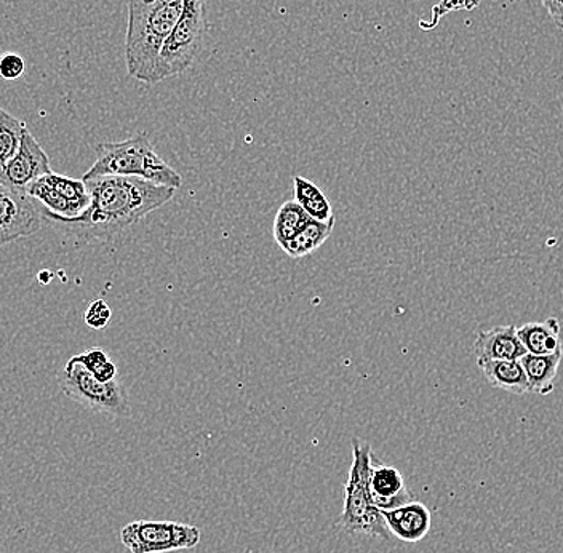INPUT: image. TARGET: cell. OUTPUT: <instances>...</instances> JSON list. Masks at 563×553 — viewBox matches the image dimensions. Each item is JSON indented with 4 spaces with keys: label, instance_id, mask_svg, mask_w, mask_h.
<instances>
[{
    "label": "cell",
    "instance_id": "cell-1",
    "mask_svg": "<svg viewBox=\"0 0 563 553\" xmlns=\"http://www.w3.org/2000/svg\"><path fill=\"white\" fill-rule=\"evenodd\" d=\"M90 207L73 220L45 214L48 221L90 239L114 237L175 197L176 189L135 176H97L86 179Z\"/></svg>",
    "mask_w": 563,
    "mask_h": 553
},
{
    "label": "cell",
    "instance_id": "cell-2",
    "mask_svg": "<svg viewBox=\"0 0 563 553\" xmlns=\"http://www.w3.org/2000/svg\"><path fill=\"white\" fill-rule=\"evenodd\" d=\"M185 0H130L126 73L150 86L158 53L183 13Z\"/></svg>",
    "mask_w": 563,
    "mask_h": 553
},
{
    "label": "cell",
    "instance_id": "cell-3",
    "mask_svg": "<svg viewBox=\"0 0 563 553\" xmlns=\"http://www.w3.org/2000/svg\"><path fill=\"white\" fill-rule=\"evenodd\" d=\"M109 175L135 176L174 189L183 185L181 175L158 156L146 133H140L122 143L98 144L97 161L84 175L82 181Z\"/></svg>",
    "mask_w": 563,
    "mask_h": 553
},
{
    "label": "cell",
    "instance_id": "cell-4",
    "mask_svg": "<svg viewBox=\"0 0 563 553\" xmlns=\"http://www.w3.org/2000/svg\"><path fill=\"white\" fill-rule=\"evenodd\" d=\"M373 450L367 442L355 439L352 442L350 477L344 486V506L338 523L351 534L390 539L382 510L376 509L368 491V475L372 467Z\"/></svg>",
    "mask_w": 563,
    "mask_h": 553
},
{
    "label": "cell",
    "instance_id": "cell-5",
    "mask_svg": "<svg viewBox=\"0 0 563 553\" xmlns=\"http://www.w3.org/2000/svg\"><path fill=\"white\" fill-rule=\"evenodd\" d=\"M209 27L207 0H185L181 16L158 53L150 86H156L191 68L202 52Z\"/></svg>",
    "mask_w": 563,
    "mask_h": 553
},
{
    "label": "cell",
    "instance_id": "cell-6",
    "mask_svg": "<svg viewBox=\"0 0 563 553\" xmlns=\"http://www.w3.org/2000/svg\"><path fill=\"white\" fill-rule=\"evenodd\" d=\"M59 387L66 397L95 413L108 414L112 418L132 416L129 398L121 383L119 380L101 383L74 357H70L63 368Z\"/></svg>",
    "mask_w": 563,
    "mask_h": 553
},
{
    "label": "cell",
    "instance_id": "cell-7",
    "mask_svg": "<svg viewBox=\"0 0 563 553\" xmlns=\"http://www.w3.org/2000/svg\"><path fill=\"white\" fill-rule=\"evenodd\" d=\"M121 541L132 553L188 551L202 541V531L176 521L136 520L121 530Z\"/></svg>",
    "mask_w": 563,
    "mask_h": 553
},
{
    "label": "cell",
    "instance_id": "cell-8",
    "mask_svg": "<svg viewBox=\"0 0 563 553\" xmlns=\"http://www.w3.org/2000/svg\"><path fill=\"white\" fill-rule=\"evenodd\" d=\"M26 193L41 206L42 213L65 220L80 217L90 207L86 183L53 172L33 183Z\"/></svg>",
    "mask_w": 563,
    "mask_h": 553
},
{
    "label": "cell",
    "instance_id": "cell-9",
    "mask_svg": "<svg viewBox=\"0 0 563 553\" xmlns=\"http://www.w3.org/2000/svg\"><path fill=\"white\" fill-rule=\"evenodd\" d=\"M41 229V211L27 193L0 179V246L30 237Z\"/></svg>",
    "mask_w": 563,
    "mask_h": 553
},
{
    "label": "cell",
    "instance_id": "cell-10",
    "mask_svg": "<svg viewBox=\"0 0 563 553\" xmlns=\"http://www.w3.org/2000/svg\"><path fill=\"white\" fill-rule=\"evenodd\" d=\"M51 172V158L35 141L33 133L26 130L15 157L0 172V179L26 193L33 183Z\"/></svg>",
    "mask_w": 563,
    "mask_h": 553
},
{
    "label": "cell",
    "instance_id": "cell-11",
    "mask_svg": "<svg viewBox=\"0 0 563 553\" xmlns=\"http://www.w3.org/2000/svg\"><path fill=\"white\" fill-rule=\"evenodd\" d=\"M368 491L376 509L393 510L415 501L399 468L386 466L373 456L368 475Z\"/></svg>",
    "mask_w": 563,
    "mask_h": 553
},
{
    "label": "cell",
    "instance_id": "cell-12",
    "mask_svg": "<svg viewBox=\"0 0 563 553\" xmlns=\"http://www.w3.org/2000/svg\"><path fill=\"white\" fill-rule=\"evenodd\" d=\"M382 513L390 534L407 544H417L431 531V510L422 502L411 501Z\"/></svg>",
    "mask_w": 563,
    "mask_h": 553
},
{
    "label": "cell",
    "instance_id": "cell-13",
    "mask_svg": "<svg viewBox=\"0 0 563 553\" xmlns=\"http://www.w3.org/2000/svg\"><path fill=\"white\" fill-rule=\"evenodd\" d=\"M474 352L477 364L487 361H520L527 354L517 334V327L514 325L481 331L474 343Z\"/></svg>",
    "mask_w": 563,
    "mask_h": 553
},
{
    "label": "cell",
    "instance_id": "cell-14",
    "mask_svg": "<svg viewBox=\"0 0 563 553\" xmlns=\"http://www.w3.org/2000/svg\"><path fill=\"white\" fill-rule=\"evenodd\" d=\"M517 334L527 354H563L561 322L555 317H549L544 322L526 323L517 329Z\"/></svg>",
    "mask_w": 563,
    "mask_h": 553
},
{
    "label": "cell",
    "instance_id": "cell-15",
    "mask_svg": "<svg viewBox=\"0 0 563 553\" xmlns=\"http://www.w3.org/2000/svg\"><path fill=\"white\" fill-rule=\"evenodd\" d=\"M485 379L496 389L505 392L526 396L530 392L526 372L519 361H487L477 364Z\"/></svg>",
    "mask_w": 563,
    "mask_h": 553
},
{
    "label": "cell",
    "instance_id": "cell-16",
    "mask_svg": "<svg viewBox=\"0 0 563 553\" xmlns=\"http://www.w3.org/2000/svg\"><path fill=\"white\" fill-rule=\"evenodd\" d=\"M562 355L526 354L520 358L519 362L522 364L528 384H530V392L549 396L554 390Z\"/></svg>",
    "mask_w": 563,
    "mask_h": 553
},
{
    "label": "cell",
    "instance_id": "cell-17",
    "mask_svg": "<svg viewBox=\"0 0 563 553\" xmlns=\"http://www.w3.org/2000/svg\"><path fill=\"white\" fill-rule=\"evenodd\" d=\"M334 223H336V218H332V220L329 221L311 220L291 239V241L282 245L280 248L284 250L290 258H305V256L311 255L319 246H322L323 243L329 241L333 232Z\"/></svg>",
    "mask_w": 563,
    "mask_h": 553
},
{
    "label": "cell",
    "instance_id": "cell-18",
    "mask_svg": "<svg viewBox=\"0 0 563 553\" xmlns=\"http://www.w3.org/2000/svg\"><path fill=\"white\" fill-rule=\"evenodd\" d=\"M294 193L295 202L298 203L312 220L329 221L334 218L333 207L330 203L329 197L317 188L314 183L302 176H295L294 178Z\"/></svg>",
    "mask_w": 563,
    "mask_h": 553
},
{
    "label": "cell",
    "instance_id": "cell-19",
    "mask_svg": "<svg viewBox=\"0 0 563 553\" xmlns=\"http://www.w3.org/2000/svg\"><path fill=\"white\" fill-rule=\"evenodd\" d=\"M311 220L312 218L295 200L285 202L277 211L276 220H274V239L279 243V246L285 245Z\"/></svg>",
    "mask_w": 563,
    "mask_h": 553
},
{
    "label": "cell",
    "instance_id": "cell-20",
    "mask_svg": "<svg viewBox=\"0 0 563 553\" xmlns=\"http://www.w3.org/2000/svg\"><path fill=\"white\" fill-rule=\"evenodd\" d=\"M26 130L20 119L0 108V172L15 157Z\"/></svg>",
    "mask_w": 563,
    "mask_h": 553
},
{
    "label": "cell",
    "instance_id": "cell-21",
    "mask_svg": "<svg viewBox=\"0 0 563 553\" xmlns=\"http://www.w3.org/2000/svg\"><path fill=\"white\" fill-rule=\"evenodd\" d=\"M77 362L90 372L101 383H112L118 380V366L109 357L104 349L91 347L84 351L82 354L74 355Z\"/></svg>",
    "mask_w": 563,
    "mask_h": 553
},
{
    "label": "cell",
    "instance_id": "cell-22",
    "mask_svg": "<svg viewBox=\"0 0 563 553\" xmlns=\"http://www.w3.org/2000/svg\"><path fill=\"white\" fill-rule=\"evenodd\" d=\"M112 311L109 308L108 302L104 299H95L93 302H90L88 306L86 316V323L90 329L93 330H103L108 327V323L111 322Z\"/></svg>",
    "mask_w": 563,
    "mask_h": 553
},
{
    "label": "cell",
    "instance_id": "cell-23",
    "mask_svg": "<svg viewBox=\"0 0 563 553\" xmlns=\"http://www.w3.org/2000/svg\"><path fill=\"white\" fill-rule=\"evenodd\" d=\"M26 73V62L18 53L9 52L0 55V79L16 80Z\"/></svg>",
    "mask_w": 563,
    "mask_h": 553
},
{
    "label": "cell",
    "instance_id": "cell-24",
    "mask_svg": "<svg viewBox=\"0 0 563 553\" xmlns=\"http://www.w3.org/2000/svg\"><path fill=\"white\" fill-rule=\"evenodd\" d=\"M543 5L552 21L563 30V0H543Z\"/></svg>",
    "mask_w": 563,
    "mask_h": 553
},
{
    "label": "cell",
    "instance_id": "cell-25",
    "mask_svg": "<svg viewBox=\"0 0 563 553\" xmlns=\"http://www.w3.org/2000/svg\"><path fill=\"white\" fill-rule=\"evenodd\" d=\"M38 280L44 281V284H47V281L51 280V273L44 270V273L38 274Z\"/></svg>",
    "mask_w": 563,
    "mask_h": 553
}]
</instances>
